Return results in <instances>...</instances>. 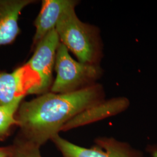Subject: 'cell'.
<instances>
[{
	"label": "cell",
	"instance_id": "obj_6",
	"mask_svg": "<svg viewBox=\"0 0 157 157\" xmlns=\"http://www.w3.org/2000/svg\"><path fill=\"white\" fill-rule=\"evenodd\" d=\"M30 69L26 65L11 73H0V105L6 104L26 95L35 94L39 79L29 76Z\"/></svg>",
	"mask_w": 157,
	"mask_h": 157
},
{
	"label": "cell",
	"instance_id": "obj_13",
	"mask_svg": "<svg viewBox=\"0 0 157 157\" xmlns=\"http://www.w3.org/2000/svg\"><path fill=\"white\" fill-rule=\"evenodd\" d=\"M151 153L152 157H157V148H153L151 151Z\"/></svg>",
	"mask_w": 157,
	"mask_h": 157
},
{
	"label": "cell",
	"instance_id": "obj_8",
	"mask_svg": "<svg viewBox=\"0 0 157 157\" xmlns=\"http://www.w3.org/2000/svg\"><path fill=\"white\" fill-rule=\"evenodd\" d=\"M74 0H44L39 14L34 22L36 32L33 40L34 48L48 34L55 29L63 12L73 4Z\"/></svg>",
	"mask_w": 157,
	"mask_h": 157
},
{
	"label": "cell",
	"instance_id": "obj_2",
	"mask_svg": "<svg viewBox=\"0 0 157 157\" xmlns=\"http://www.w3.org/2000/svg\"><path fill=\"white\" fill-rule=\"evenodd\" d=\"M73 4L67 8L56 24V30L60 42L73 52L78 61L100 65L104 56L101 31L95 25L81 21Z\"/></svg>",
	"mask_w": 157,
	"mask_h": 157
},
{
	"label": "cell",
	"instance_id": "obj_1",
	"mask_svg": "<svg viewBox=\"0 0 157 157\" xmlns=\"http://www.w3.org/2000/svg\"><path fill=\"white\" fill-rule=\"evenodd\" d=\"M104 100V89L97 83L72 93L47 92L22 101L16 115L20 129L17 139L40 148L58 135L71 119Z\"/></svg>",
	"mask_w": 157,
	"mask_h": 157
},
{
	"label": "cell",
	"instance_id": "obj_7",
	"mask_svg": "<svg viewBox=\"0 0 157 157\" xmlns=\"http://www.w3.org/2000/svg\"><path fill=\"white\" fill-rule=\"evenodd\" d=\"M130 105L129 98L124 96L105 99L71 119L62 127L61 131H67L117 115L127 110Z\"/></svg>",
	"mask_w": 157,
	"mask_h": 157
},
{
	"label": "cell",
	"instance_id": "obj_12",
	"mask_svg": "<svg viewBox=\"0 0 157 157\" xmlns=\"http://www.w3.org/2000/svg\"><path fill=\"white\" fill-rule=\"evenodd\" d=\"M12 147H0V157H11Z\"/></svg>",
	"mask_w": 157,
	"mask_h": 157
},
{
	"label": "cell",
	"instance_id": "obj_4",
	"mask_svg": "<svg viewBox=\"0 0 157 157\" xmlns=\"http://www.w3.org/2000/svg\"><path fill=\"white\" fill-rule=\"evenodd\" d=\"M51 141L63 157H141L140 152L129 144L112 137L97 138L95 145L92 148L76 145L62 138L59 134Z\"/></svg>",
	"mask_w": 157,
	"mask_h": 157
},
{
	"label": "cell",
	"instance_id": "obj_11",
	"mask_svg": "<svg viewBox=\"0 0 157 157\" xmlns=\"http://www.w3.org/2000/svg\"><path fill=\"white\" fill-rule=\"evenodd\" d=\"M40 148L17 139L12 146L11 157H43Z\"/></svg>",
	"mask_w": 157,
	"mask_h": 157
},
{
	"label": "cell",
	"instance_id": "obj_5",
	"mask_svg": "<svg viewBox=\"0 0 157 157\" xmlns=\"http://www.w3.org/2000/svg\"><path fill=\"white\" fill-rule=\"evenodd\" d=\"M60 41L56 29L51 31L35 47L33 56L26 65L39 78L36 94L47 93L52 84V72L55 65L56 51Z\"/></svg>",
	"mask_w": 157,
	"mask_h": 157
},
{
	"label": "cell",
	"instance_id": "obj_10",
	"mask_svg": "<svg viewBox=\"0 0 157 157\" xmlns=\"http://www.w3.org/2000/svg\"><path fill=\"white\" fill-rule=\"evenodd\" d=\"M24 98H19L11 102L0 105V141L4 140L12 128L17 125L16 115Z\"/></svg>",
	"mask_w": 157,
	"mask_h": 157
},
{
	"label": "cell",
	"instance_id": "obj_9",
	"mask_svg": "<svg viewBox=\"0 0 157 157\" xmlns=\"http://www.w3.org/2000/svg\"><path fill=\"white\" fill-rule=\"evenodd\" d=\"M32 0H0V45L12 43L20 33L19 17Z\"/></svg>",
	"mask_w": 157,
	"mask_h": 157
},
{
	"label": "cell",
	"instance_id": "obj_3",
	"mask_svg": "<svg viewBox=\"0 0 157 157\" xmlns=\"http://www.w3.org/2000/svg\"><path fill=\"white\" fill-rule=\"evenodd\" d=\"M54 67L56 78L50 90L56 94L72 93L97 83L104 72L100 65L87 64L74 59L61 42L56 51Z\"/></svg>",
	"mask_w": 157,
	"mask_h": 157
}]
</instances>
